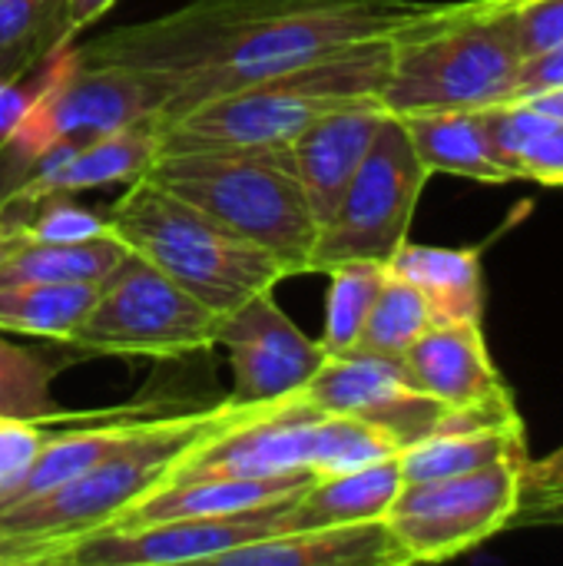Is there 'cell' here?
<instances>
[{"mask_svg": "<svg viewBox=\"0 0 563 566\" xmlns=\"http://www.w3.org/2000/svg\"><path fill=\"white\" fill-rule=\"evenodd\" d=\"M511 103H524L544 116H554V119H563V86H551V90H541V93H531L524 99H511Z\"/></svg>", "mask_w": 563, "mask_h": 566, "instance_id": "cell-40", "label": "cell"}, {"mask_svg": "<svg viewBox=\"0 0 563 566\" xmlns=\"http://www.w3.org/2000/svg\"><path fill=\"white\" fill-rule=\"evenodd\" d=\"M329 302H325V328H322V348L329 358L348 355L365 328V318L388 279L385 262H338L329 272Z\"/></svg>", "mask_w": 563, "mask_h": 566, "instance_id": "cell-28", "label": "cell"}, {"mask_svg": "<svg viewBox=\"0 0 563 566\" xmlns=\"http://www.w3.org/2000/svg\"><path fill=\"white\" fill-rule=\"evenodd\" d=\"M143 176L309 275L319 222L285 146L156 153Z\"/></svg>", "mask_w": 563, "mask_h": 566, "instance_id": "cell-4", "label": "cell"}, {"mask_svg": "<svg viewBox=\"0 0 563 566\" xmlns=\"http://www.w3.org/2000/svg\"><path fill=\"white\" fill-rule=\"evenodd\" d=\"M421 166L478 182H511V169L498 159L484 109H431L398 116Z\"/></svg>", "mask_w": 563, "mask_h": 566, "instance_id": "cell-20", "label": "cell"}, {"mask_svg": "<svg viewBox=\"0 0 563 566\" xmlns=\"http://www.w3.org/2000/svg\"><path fill=\"white\" fill-rule=\"evenodd\" d=\"M392 40H368L289 66L163 119L159 153L289 146L332 109L382 99Z\"/></svg>", "mask_w": 563, "mask_h": 566, "instance_id": "cell-2", "label": "cell"}, {"mask_svg": "<svg viewBox=\"0 0 563 566\" xmlns=\"http://www.w3.org/2000/svg\"><path fill=\"white\" fill-rule=\"evenodd\" d=\"M428 179L431 172L415 156L402 119L388 113L365 163L315 235L309 275H325L332 265L355 259L388 265L408 242Z\"/></svg>", "mask_w": 563, "mask_h": 566, "instance_id": "cell-9", "label": "cell"}, {"mask_svg": "<svg viewBox=\"0 0 563 566\" xmlns=\"http://www.w3.org/2000/svg\"><path fill=\"white\" fill-rule=\"evenodd\" d=\"M129 255L123 239L106 232L83 239H10L0 235V285L33 282H90L110 279Z\"/></svg>", "mask_w": 563, "mask_h": 566, "instance_id": "cell-22", "label": "cell"}, {"mask_svg": "<svg viewBox=\"0 0 563 566\" xmlns=\"http://www.w3.org/2000/svg\"><path fill=\"white\" fill-rule=\"evenodd\" d=\"M511 458H531L524 421L501 424V428H481V431H451V434H431L398 454L402 481H438V478H458L471 474Z\"/></svg>", "mask_w": 563, "mask_h": 566, "instance_id": "cell-24", "label": "cell"}, {"mask_svg": "<svg viewBox=\"0 0 563 566\" xmlns=\"http://www.w3.org/2000/svg\"><path fill=\"white\" fill-rule=\"evenodd\" d=\"M262 405H239L222 398L202 411H183L169 418H153L146 434L126 451L113 454L100 468L33 497H23L0 511V531L50 537L66 547V554L90 534H100L116 524L133 504L163 488L183 454L216 431L242 421ZM66 560V557H63Z\"/></svg>", "mask_w": 563, "mask_h": 566, "instance_id": "cell-6", "label": "cell"}, {"mask_svg": "<svg viewBox=\"0 0 563 566\" xmlns=\"http://www.w3.org/2000/svg\"><path fill=\"white\" fill-rule=\"evenodd\" d=\"M50 434L53 428L43 421L0 415V511L17 501Z\"/></svg>", "mask_w": 563, "mask_h": 566, "instance_id": "cell-33", "label": "cell"}, {"mask_svg": "<svg viewBox=\"0 0 563 566\" xmlns=\"http://www.w3.org/2000/svg\"><path fill=\"white\" fill-rule=\"evenodd\" d=\"M295 501L226 517H176L143 527L100 531L83 537L63 566H176L219 564L229 551L292 531Z\"/></svg>", "mask_w": 563, "mask_h": 566, "instance_id": "cell-11", "label": "cell"}, {"mask_svg": "<svg viewBox=\"0 0 563 566\" xmlns=\"http://www.w3.org/2000/svg\"><path fill=\"white\" fill-rule=\"evenodd\" d=\"M524 56L511 0L435 3L392 36L382 106L395 116L508 103Z\"/></svg>", "mask_w": 563, "mask_h": 566, "instance_id": "cell-3", "label": "cell"}, {"mask_svg": "<svg viewBox=\"0 0 563 566\" xmlns=\"http://www.w3.org/2000/svg\"><path fill=\"white\" fill-rule=\"evenodd\" d=\"M159 136H163V116H146L116 133L96 136L86 146L43 166L17 192V199L10 206H30V202H43V199H56V196H73L83 189L116 186V182L126 186V182L139 179L149 169V163L156 159Z\"/></svg>", "mask_w": 563, "mask_h": 566, "instance_id": "cell-17", "label": "cell"}, {"mask_svg": "<svg viewBox=\"0 0 563 566\" xmlns=\"http://www.w3.org/2000/svg\"><path fill=\"white\" fill-rule=\"evenodd\" d=\"M103 219L129 252L166 272L219 315H229L252 295L295 279L279 255L229 232L146 176L126 182V192L103 212Z\"/></svg>", "mask_w": 563, "mask_h": 566, "instance_id": "cell-5", "label": "cell"}, {"mask_svg": "<svg viewBox=\"0 0 563 566\" xmlns=\"http://www.w3.org/2000/svg\"><path fill=\"white\" fill-rule=\"evenodd\" d=\"M219 566H405V557L388 524L368 521L285 531L229 551Z\"/></svg>", "mask_w": 563, "mask_h": 566, "instance_id": "cell-19", "label": "cell"}, {"mask_svg": "<svg viewBox=\"0 0 563 566\" xmlns=\"http://www.w3.org/2000/svg\"><path fill=\"white\" fill-rule=\"evenodd\" d=\"M116 0H70V23L76 33H83L90 23H96L100 17H106L113 10Z\"/></svg>", "mask_w": 563, "mask_h": 566, "instance_id": "cell-39", "label": "cell"}, {"mask_svg": "<svg viewBox=\"0 0 563 566\" xmlns=\"http://www.w3.org/2000/svg\"><path fill=\"white\" fill-rule=\"evenodd\" d=\"M511 527H563V488L541 491V494H521Z\"/></svg>", "mask_w": 563, "mask_h": 566, "instance_id": "cell-37", "label": "cell"}, {"mask_svg": "<svg viewBox=\"0 0 563 566\" xmlns=\"http://www.w3.org/2000/svg\"><path fill=\"white\" fill-rule=\"evenodd\" d=\"M528 458H511L471 474L402 484L385 524L408 564L465 557L511 527L521 504Z\"/></svg>", "mask_w": 563, "mask_h": 566, "instance_id": "cell-10", "label": "cell"}, {"mask_svg": "<svg viewBox=\"0 0 563 566\" xmlns=\"http://www.w3.org/2000/svg\"><path fill=\"white\" fill-rule=\"evenodd\" d=\"M315 474H285V478H192V481H173L146 494L139 504H133L126 514L116 517L113 527H143L176 517H226L242 511H259L269 504H282L299 497Z\"/></svg>", "mask_w": 563, "mask_h": 566, "instance_id": "cell-18", "label": "cell"}, {"mask_svg": "<svg viewBox=\"0 0 563 566\" xmlns=\"http://www.w3.org/2000/svg\"><path fill=\"white\" fill-rule=\"evenodd\" d=\"M319 421L322 411L312 408L305 395L262 405L242 421L189 448L166 484L192 478H285L305 471L312 474Z\"/></svg>", "mask_w": 563, "mask_h": 566, "instance_id": "cell-13", "label": "cell"}, {"mask_svg": "<svg viewBox=\"0 0 563 566\" xmlns=\"http://www.w3.org/2000/svg\"><path fill=\"white\" fill-rule=\"evenodd\" d=\"M302 395L322 415H345L388 431L402 451L431 438L448 411L408 381L402 361L358 352L325 358Z\"/></svg>", "mask_w": 563, "mask_h": 566, "instance_id": "cell-14", "label": "cell"}, {"mask_svg": "<svg viewBox=\"0 0 563 566\" xmlns=\"http://www.w3.org/2000/svg\"><path fill=\"white\" fill-rule=\"evenodd\" d=\"M408 381L445 408H468L511 391L488 352L481 322L431 325L405 355Z\"/></svg>", "mask_w": 563, "mask_h": 566, "instance_id": "cell-16", "label": "cell"}, {"mask_svg": "<svg viewBox=\"0 0 563 566\" xmlns=\"http://www.w3.org/2000/svg\"><path fill=\"white\" fill-rule=\"evenodd\" d=\"M222 315L129 252L103 282L63 348L103 358L173 361L216 348Z\"/></svg>", "mask_w": 563, "mask_h": 566, "instance_id": "cell-8", "label": "cell"}, {"mask_svg": "<svg viewBox=\"0 0 563 566\" xmlns=\"http://www.w3.org/2000/svg\"><path fill=\"white\" fill-rule=\"evenodd\" d=\"M521 56L531 60L563 43V0H511Z\"/></svg>", "mask_w": 563, "mask_h": 566, "instance_id": "cell-34", "label": "cell"}, {"mask_svg": "<svg viewBox=\"0 0 563 566\" xmlns=\"http://www.w3.org/2000/svg\"><path fill=\"white\" fill-rule=\"evenodd\" d=\"M435 325L428 302L421 298V292L415 285H408L405 279L392 275L385 279L365 328L355 342L352 352L358 355H375V358H388V361H402V355Z\"/></svg>", "mask_w": 563, "mask_h": 566, "instance_id": "cell-29", "label": "cell"}, {"mask_svg": "<svg viewBox=\"0 0 563 566\" xmlns=\"http://www.w3.org/2000/svg\"><path fill=\"white\" fill-rule=\"evenodd\" d=\"M37 63L30 56H20V53H0V86H10L17 83L20 76L33 73Z\"/></svg>", "mask_w": 563, "mask_h": 566, "instance_id": "cell-41", "label": "cell"}, {"mask_svg": "<svg viewBox=\"0 0 563 566\" xmlns=\"http://www.w3.org/2000/svg\"><path fill=\"white\" fill-rule=\"evenodd\" d=\"M484 123L498 159L514 179L563 186V119L524 103H498L484 109Z\"/></svg>", "mask_w": 563, "mask_h": 566, "instance_id": "cell-25", "label": "cell"}, {"mask_svg": "<svg viewBox=\"0 0 563 566\" xmlns=\"http://www.w3.org/2000/svg\"><path fill=\"white\" fill-rule=\"evenodd\" d=\"M103 282L106 279L0 285V332H17V335L66 345V338L93 308Z\"/></svg>", "mask_w": 563, "mask_h": 566, "instance_id": "cell-26", "label": "cell"}, {"mask_svg": "<svg viewBox=\"0 0 563 566\" xmlns=\"http://www.w3.org/2000/svg\"><path fill=\"white\" fill-rule=\"evenodd\" d=\"M385 116L388 109L382 106V99L352 103L325 113L299 139L285 146L319 229L329 222L352 176L365 163Z\"/></svg>", "mask_w": 563, "mask_h": 566, "instance_id": "cell-15", "label": "cell"}, {"mask_svg": "<svg viewBox=\"0 0 563 566\" xmlns=\"http://www.w3.org/2000/svg\"><path fill=\"white\" fill-rule=\"evenodd\" d=\"M216 345L229 355V398L239 405H272L302 395L329 358L322 342H312L279 308L275 289L259 292L246 305L222 315Z\"/></svg>", "mask_w": 563, "mask_h": 566, "instance_id": "cell-12", "label": "cell"}, {"mask_svg": "<svg viewBox=\"0 0 563 566\" xmlns=\"http://www.w3.org/2000/svg\"><path fill=\"white\" fill-rule=\"evenodd\" d=\"M153 421V418H149ZM149 421H136V418H116L96 428H83V431H53L50 441L43 444L30 478L23 481L17 501L53 491L93 468H100L103 461H110L113 454L126 451L133 441H139L149 428ZM13 501V504H17Z\"/></svg>", "mask_w": 563, "mask_h": 566, "instance_id": "cell-27", "label": "cell"}, {"mask_svg": "<svg viewBox=\"0 0 563 566\" xmlns=\"http://www.w3.org/2000/svg\"><path fill=\"white\" fill-rule=\"evenodd\" d=\"M402 444L358 418L345 415H322L315 431V451H312V474L315 478H338L352 474L372 464H382L388 458H398Z\"/></svg>", "mask_w": 563, "mask_h": 566, "instance_id": "cell-31", "label": "cell"}, {"mask_svg": "<svg viewBox=\"0 0 563 566\" xmlns=\"http://www.w3.org/2000/svg\"><path fill=\"white\" fill-rule=\"evenodd\" d=\"M563 488V444L544 458H528L521 474V494H541Z\"/></svg>", "mask_w": 563, "mask_h": 566, "instance_id": "cell-38", "label": "cell"}, {"mask_svg": "<svg viewBox=\"0 0 563 566\" xmlns=\"http://www.w3.org/2000/svg\"><path fill=\"white\" fill-rule=\"evenodd\" d=\"M551 86H563V43L554 46V50H548V53H538V56H531V60L521 63L508 103L511 99H524V96L541 93V90H551Z\"/></svg>", "mask_w": 563, "mask_h": 566, "instance_id": "cell-36", "label": "cell"}, {"mask_svg": "<svg viewBox=\"0 0 563 566\" xmlns=\"http://www.w3.org/2000/svg\"><path fill=\"white\" fill-rule=\"evenodd\" d=\"M66 368V358H53L37 348L7 342L0 332V415L53 424L70 418L50 395L53 378Z\"/></svg>", "mask_w": 563, "mask_h": 566, "instance_id": "cell-30", "label": "cell"}, {"mask_svg": "<svg viewBox=\"0 0 563 566\" xmlns=\"http://www.w3.org/2000/svg\"><path fill=\"white\" fill-rule=\"evenodd\" d=\"M73 36L70 0H0V53L43 63L70 46Z\"/></svg>", "mask_w": 563, "mask_h": 566, "instance_id": "cell-32", "label": "cell"}, {"mask_svg": "<svg viewBox=\"0 0 563 566\" xmlns=\"http://www.w3.org/2000/svg\"><path fill=\"white\" fill-rule=\"evenodd\" d=\"M388 272L421 292L435 325L481 322L484 315V269L478 249L405 242L388 259Z\"/></svg>", "mask_w": 563, "mask_h": 566, "instance_id": "cell-21", "label": "cell"}, {"mask_svg": "<svg viewBox=\"0 0 563 566\" xmlns=\"http://www.w3.org/2000/svg\"><path fill=\"white\" fill-rule=\"evenodd\" d=\"M66 547L50 537L0 531V566H63Z\"/></svg>", "mask_w": 563, "mask_h": 566, "instance_id": "cell-35", "label": "cell"}, {"mask_svg": "<svg viewBox=\"0 0 563 566\" xmlns=\"http://www.w3.org/2000/svg\"><path fill=\"white\" fill-rule=\"evenodd\" d=\"M402 484L405 481H402L398 458L338 478H315L295 501L292 531L385 521Z\"/></svg>", "mask_w": 563, "mask_h": 566, "instance_id": "cell-23", "label": "cell"}, {"mask_svg": "<svg viewBox=\"0 0 563 566\" xmlns=\"http://www.w3.org/2000/svg\"><path fill=\"white\" fill-rule=\"evenodd\" d=\"M431 10L421 0H189L73 50L83 63L149 73L163 93L159 116L169 119L325 53L392 40Z\"/></svg>", "mask_w": 563, "mask_h": 566, "instance_id": "cell-1", "label": "cell"}, {"mask_svg": "<svg viewBox=\"0 0 563 566\" xmlns=\"http://www.w3.org/2000/svg\"><path fill=\"white\" fill-rule=\"evenodd\" d=\"M53 60L37 99L0 139V212L53 159L163 109V93L149 73L83 63L73 43Z\"/></svg>", "mask_w": 563, "mask_h": 566, "instance_id": "cell-7", "label": "cell"}]
</instances>
